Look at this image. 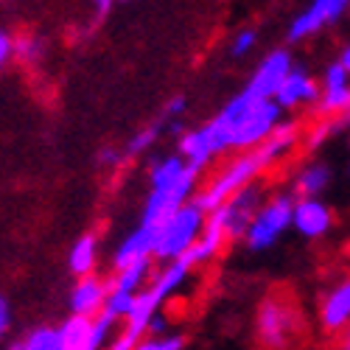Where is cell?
Masks as SVG:
<instances>
[{
	"instance_id": "obj_32",
	"label": "cell",
	"mask_w": 350,
	"mask_h": 350,
	"mask_svg": "<svg viewBox=\"0 0 350 350\" xmlns=\"http://www.w3.org/2000/svg\"><path fill=\"white\" fill-rule=\"evenodd\" d=\"M9 325H12V306L3 295H0V342H3V336L9 334Z\"/></svg>"
},
{
	"instance_id": "obj_15",
	"label": "cell",
	"mask_w": 350,
	"mask_h": 350,
	"mask_svg": "<svg viewBox=\"0 0 350 350\" xmlns=\"http://www.w3.org/2000/svg\"><path fill=\"white\" fill-rule=\"evenodd\" d=\"M227 236H224V230L208 216V224H205V230H202V236L196 239V244L180 258V264H185L188 269H196V267H205V264H211V260L227 247Z\"/></svg>"
},
{
	"instance_id": "obj_25",
	"label": "cell",
	"mask_w": 350,
	"mask_h": 350,
	"mask_svg": "<svg viewBox=\"0 0 350 350\" xmlns=\"http://www.w3.org/2000/svg\"><path fill=\"white\" fill-rule=\"evenodd\" d=\"M14 56L25 65H37L42 59V40L40 37H28V34L17 37L14 40Z\"/></svg>"
},
{
	"instance_id": "obj_26",
	"label": "cell",
	"mask_w": 350,
	"mask_h": 350,
	"mask_svg": "<svg viewBox=\"0 0 350 350\" xmlns=\"http://www.w3.org/2000/svg\"><path fill=\"white\" fill-rule=\"evenodd\" d=\"M135 297L137 295H126V291H112L109 288V297H107V306H104V311L101 314H109L112 319H126L129 317V311H132V306H135Z\"/></svg>"
},
{
	"instance_id": "obj_41",
	"label": "cell",
	"mask_w": 350,
	"mask_h": 350,
	"mask_svg": "<svg viewBox=\"0 0 350 350\" xmlns=\"http://www.w3.org/2000/svg\"><path fill=\"white\" fill-rule=\"evenodd\" d=\"M9 350H25V345H23V342H17V345H12Z\"/></svg>"
},
{
	"instance_id": "obj_31",
	"label": "cell",
	"mask_w": 350,
	"mask_h": 350,
	"mask_svg": "<svg viewBox=\"0 0 350 350\" xmlns=\"http://www.w3.org/2000/svg\"><path fill=\"white\" fill-rule=\"evenodd\" d=\"M258 42V31L255 28H241V31L232 37V45H230V53L232 56H247Z\"/></svg>"
},
{
	"instance_id": "obj_21",
	"label": "cell",
	"mask_w": 350,
	"mask_h": 350,
	"mask_svg": "<svg viewBox=\"0 0 350 350\" xmlns=\"http://www.w3.org/2000/svg\"><path fill=\"white\" fill-rule=\"evenodd\" d=\"M90 325H93V319H90V317L70 314L65 323L59 325L65 350H87V342H90Z\"/></svg>"
},
{
	"instance_id": "obj_23",
	"label": "cell",
	"mask_w": 350,
	"mask_h": 350,
	"mask_svg": "<svg viewBox=\"0 0 350 350\" xmlns=\"http://www.w3.org/2000/svg\"><path fill=\"white\" fill-rule=\"evenodd\" d=\"M118 319H112L109 314H98L93 317V325H90V342H87V350H107V345L115 342V331H118Z\"/></svg>"
},
{
	"instance_id": "obj_17",
	"label": "cell",
	"mask_w": 350,
	"mask_h": 350,
	"mask_svg": "<svg viewBox=\"0 0 350 350\" xmlns=\"http://www.w3.org/2000/svg\"><path fill=\"white\" fill-rule=\"evenodd\" d=\"M96 264H98V239L93 232H84V236H79L70 247L68 267L76 278H87V275L96 272Z\"/></svg>"
},
{
	"instance_id": "obj_14",
	"label": "cell",
	"mask_w": 350,
	"mask_h": 350,
	"mask_svg": "<svg viewBox=\"0 0 350 350\" xmlns=\"http://www.w3.org/2000/svg\"><path fill=\"white\" fill-rule=\"evenodd\" d=\"M319 101V84L311 79L306 68H291V73L283 79L280 90L275 93V104L280 109H291L300 104H317Z\"/></svg>"
},
{
	"instance_id": "obj_24",
	"label": "cell",
	"mask_w": 350,
	"mask_h": 350,
	"mask_svg": "<svg viewBox=\"0 0 350 350\" xmlns=\"http://www.w3.org/2000/svg\"><path fill=\"white\" fill-rule=\"evenodd\" d=\"M23 345H25V350H65L62 334L53 325H40L34 331H28Z\"/></svg>"
},
{
	"instance_id": "obj_8",
	"label": "cell",
	"mask_w": 350,
	"mask_h": 350,
	"mask_svg": "<svg viewBox=\"0 0 350 350\" xmlns=\"http://www.w3.org/2000/svg\"><path fill=\"white\" fill-rule=\"evenodd\" d=\"M260 205H264V193H260L258 185H250L232 199H227L219 211H213L211 219L224 230V236L230 241L232 239H244L252 219H255V213L260 211Z\"/></svg>"
},
{
	"instance_id": "obj_39",
	"label": "cell",
	"mask_w": 350,
	"mask_h": 350,
	"mask_svg": "<svg viewBox=\"0 0 350 350\" xmlns=\"http://www.w3.org/2000/svg\"><path fill=\"white\" fill-rule=\"evenodd\" d=\"M339 65H342V68H345V70L350 73V45H347V48L342 51V56H339Z\"/></svg>"
},
{
	"instance_id": "obj_3",
	"label": "cell",
	"mask_w": 350,
	"mask_h": 350,
	"mask_svg": "<svg viewBox=\"0 0 350 350\" xmlns=\"http://www.w3.org/2000/svg\"><path fill=\"white\" fill-rule=\"evenodd\" d=\"M216 118L230 129V149L252 152L280 126L283 109L275 101H252L241 93L227 101Z\"/></svg>"
},
{
	"instance_id": "obj_40",
	"label": "cell",
	"mask_w": 350,
	"mask_h": 350,
	"mask_svg": "<svg viewBox=\"0 0 350 350\" xmlns=\"http://www.w3.org/2000/svg\"><path fill=\"white\" fill-rule=\"evenodd\" d=\"M168 132H174V135H183V132H185V126H183V121H177V118H174V121L168 124Z\"/></svg>"
},
{
	"instance_id": "obj_11",
	"label": "cell",
	"mask_w": 350,
	"mask_h": 350,
	"mask_svg": "<svg viewBox=\"0 0 350 350\" xmlns=\"http://www.w3.org/2000/svg\"><path fill=\"white\" fill-rule=\"evenodd\" d=\"M350 6V0H311V6L295 17V23L288 25V40L300 42L317 31H323L325 25L336 23Z\"/></svg>"
},
{
	"instance_id": "obj_13",
	"label": "cell",
	"mask_w": 350,
	"mask_h": 350,
	"mask_svg": "<svg viewBox=\"0 0 350 350\" xmlns=\"http://www.w3.org/2000/svg\"><path fill=\"white\" fill-rule=\"evenodd\" d=\"M109 297V280L98 278V275H87L79 278L76 286L70 288V311L79 317H98L107 306Z\"/></svg>"
},
{
	"instance_id": "obj_16",
	"label": "cell",
	"mask_w": 350,
	"mask_h": 350,
	"mask_svg": "<svg viewBox=\"0 0 350 350\" xmlns=\"http://www.w3.org/2000/svg\"><path fill=\"white\" fill-rule=\"evenodd\" d=\"M143 258H154V227H146V224H140L135 232H129V236L121 241V247L112 255V267L118 272V269L135 264V260H143Z\"/></svg>"
},
{
	"instance_id": "obj_33",
	"label": "cell",
	"mask_w": 350,
	"mask_h": 350,
	"mask_svg": "<svg viewBox=\"0 0 350 350\" xmlns=\"http://www.w3.org/2000/svg\"><path fill=\"white\" fill-rule=\"evenodd\" d=\"M12 56H14V37L6 34V31H0V68H3Z\"/></svg>"
},
{
	"instance_id": "obj_7",
	"label": "cell",
	"mask_w": 350,
	"mask_h": 350,
	"mask_svg": "<svg viewBox=\"0 0 350 350\" xmlns=\"http://www.w3.org/2000/svg\"><path fill=\"white\" fill-rule=\"evenodd\" d=\"M224 149H230V129L219 118H213L211 124L199 126V129L185 132L180 140V157L188 165H196L199 171Z\"/></svg>"
},
{
	"instance_id": "obj_18",
	"label": "cell",
	"mask_w": 350,
	"mask_h": 350,
	"mask_svg": "<svg viewBox=\"0 0 350 350\" xmlns=\"http://www.w3.org/2000/svg\"><path fill=\"white\" fill-rule=\"evenodd\" d=\"M152 260L154 258H143V260H135V264L118 269L115 278L109 280V288L112 291H126V295H140V291L146 288V280L152 278Z\"/></svg>"
},
{
	"instance_id": "obj_6",
	"label": "cell",
	"mask_w": 350,
	"mask_h": 350,
	"mask_svg": "<svg viewBox=\"0 0 350 350\" xmlns=\"http://www.w3.org/2000/svg\"><path fill=\"white\" fill-rule=\"evenodd\" d=\"M196 180H199V168H196V165H188L185 174H183V177L174 183L171 188L152 191L149 199H146V205H143V219H140V224H146V227H160L165 219H171L180 208H185L188 202L193 199Z\"/></svg>"
},
{
	"instance_id": "obj_34",
	"label": "cell",
	"mask_w": 350,
	"mask_h": 350,
	"mask_svg": "<svg viewBox=\"0 0 350 350\" xmlns=\"http://www.w3.org/2000/svg\"><path fill=\"white\" fill-rule=\"evenodd\" d=\"M185 107H188V101H185L183 96H177V98H171V101L165 104V109H163V112H165V118H171V121H174V118H180V115L185 112Z\"/></svg>"
},
{
	"instance_id": "obj_20",
	"label": "cell",
	"mask_w": 350,
	"mask_h": 350,
	"mask_svg": "<svg viewBox=\"0 0 350 350\" xmlns=\"http://www.w3.org/2000/svg\"><path fill=\"white\" fill-rule=\"evenodd\" d=\"M185 168H188V163H185L183 157H177V154L154 160V163H152V171H149V177H152V191L171 188V185L185 174Z\"/></svg>"
},
{
	"instance_id": "obj_38",
	"label": "cell",
	"mask_w": 350,
	"mask_h": 350,
	"mask_svg": "<svg viewBox=\"0 0 350 350\" xmlns=\"http://www.w3.org/2000/svg\"><path fill=\"white\" fill-rule=\"evenodd\" d=\"M121 157H118V152L115 149H104L101 154H98V163H118Z\"/></svg>"
},
{
	"instance_id": "obj_12",
	"label": "cell",
	"mask_w": 350,
	"mask_h": 350,
	"mask_svg": "<svg viewBox=\"0 0 350 350\" xmlns=\"http://www.w3.org/2000/svg\"><path fill=\"white\" fill-rule=\"evenodd\" d=\"M303 239H323L334 227V211L323 199H295V219H291Z\"/></svg>"
},
{
	"instance_id": "obj_30",
	"label": "cell",
	"mask_w": 350,
	"mask_h": 350,
	"mask_svg": "<svg viewBox=\"0 0 350 350\" xmlns=\"http://www.w3.org/2000/svg\"><path fill=\"white\" fill-rule=\"evenodd\" d=\"M342 87H350V73L334 62L325 68V76H323V90H342Z\"/></svg>"
},
{
	"instance_id": "obj_22",
	"label": "cell",
	"mask_w": 350,
	"mask_h": 350,
	"mask_svg": "<svg viewBox=\"0 0 350 350\" xmlns=\"http://www.w3.org/2000/svg\"><path fill=\"white\" fill-rule=\"evenodd\" d=\"M350 112V87H342V90H323L317 101V115L319 118H336V115Z\"/></svg>"
},
{
	"instance_id": "obj_5",
	"label": "cell",
	"mask_w": 350,
	"mask_h": 350,
	"mask_svg": "<svg viewBox=\"0 0 350 350\" xmlns=\"http://www.w3.org/2000/svg\"><path fill=\"white\" fill-rule=\"evenodd\" d=\"M291 219H295V196L288 193H278L272 199H267L260 211L255 213L250 230H247V247L252 252H264L269 250L283 232L291 227Z\"/></svg>"
},
{
	"instance_id": "obj_2",
	"label": "cell",
	"mask_w": 350,
	"mask_h": 350,
	"mask_svg": "<svg viewBox=\"0 0 350 350\" xmlns=\"http://www.w3.org/2000/svg\"><path fill=\"white\" fill-rule=\"evenodd\" d=\"M306 317L297 300L286 291H269L255 311V342L260 350H291L303 342Z\"/></svg>"
},
{
	"instance_id": "obj_29",
	"label": "cell",
	"mask_w": 350,
	"mask_h": 350,
	"mask_svg": "<svg viewBox=\"0 0 350 350\" xmlns=\"http://www.w3.org/2000/svg\"><path fill=\"white\" fill-rule=\"evenodd\" d=\"M157 135H160V124H152V126H146V129H140L129 143H126V154H143L146 149H152V143L157 140Z\"/></svg>"
},
{
	"instance_id": "obj_27",
	"label": "cell",
	"mask_w": 350,
	"mask_h": 350,
	"mask_svg": "<svg viewBox=\"0 0 350 350\" xmlns=\"http://www.w3.org/2000/svg\"><path fill=\"white\" fill-rule=\"evenodd\" d=\"M336 129H342V118H323V121H319L311 132H308V137H306V146H308V149L314 152V149H319V146H323Z\"/></svg>"
},
{
	"instance_id": "obj_1",
	"label": "cell",
	"mask_w": 350,
	"mask_h": 350,
	"mask_svg": "<svg viewBox=\"0 0 350 350\" xmlns=\"http://www.w3.org/2000/svg\"><path fill=\"white\" fill-rule=\"evenodd\" d=\"M300 129L295 121H280V126L258 146L252 152H244L241 157H232L216 177L193 193V205H199L208 216L213 211H219L227 199H232L236 193H241L244 188L255 185V180L264 174L269 165H275L291 146L297 143Z\"/></svg>"
},
{
	"instance_id": "obj_10",
	"label": "cell",
	"mask_w": 350,
	"mask_h": 350,
	"mask_svg": "<svg viewBox=\"0 0 350 350\" xmlns=\"http://www.w3.org/2000/svg\"><path fill=\"white\" fill-rule=\"evenodd\" d=\"M295 62H291V53L288 51H272L264 62H260L247 84L244 96H250L252 101H275V93L280 90L283 79L291 73Z\"/></svg>"
},
{
	"instance_id": "obj_36",
	"label": "cell",
	"mask_w": 350,
	"mask_h": 350,
	"mask_svg": "<svg viewBox=\"0 0 350 350\" xmlns=\"http://www.w3.org/2000/svg\"><path fill=\"white\" fill-rule=\"evenodd\" d=\"M112 3H115V0H93V9H96L98 17H107L109 9H112Z\"/></svg>"
},
{
	"instance_id": "obj_28",
	"label": "cell",
	"mask_w": 350,
	"mask_h": 350,
	"mask_svg": "<svg viewBox=\"0 0 350 350\" xmlns=\"http://www.w3.org/2000/svg\"><path fill=\"white\" fill-rule=\"evenodd\" d=\"M135 350H185L183 334H165V336H146Z\"/></svg>"
},
{
	"instance_id": "obj_37",
	"label": "cell",
	"mask_w": 350,
	"mask_h": 350,
	"mask_svg": "<svg viewBox=\"0 0 350 350\" xmlns=\"http://www.w3.org/2000/svg\"><path fill=\"white\" fill-rule=\"evenodd\" d=\"M334 347L336 350H350V325L336 336V342H334Z\"/></svg>"
},
{
	"instance_id": "obj_19",
	"label": "cell",
	"mask_w": 350,
	"mask_h": 350,
	"mask_svg": "<svg viewBox=\"0 0 350 350\" xmlns=\"http://www.w3.org/2000/svg\"><path fill=\"white\" fill-rule=\"evenodd\" d=\"M331 183V168L325 163H311L306 168H300L297 180H295V193L297 199H319Z\"/></svg>"
},
{
	"instance_id": "obj_9",
	"label": "cell",
	"mask_w": 350,
	"mask_h": 350,
	"mask_svg": "<svg viewBox=\"0 0 350 350\" xmlns=\"http://www.w3.org/2000/svg\"><path fill=\"white\" fill-rule=\"evenodd\" d=\"M317 323L334 339L350 325V275H342L336 283H331L319 295Z\"/></svg>"
},
{
	"instance_id": "obj_35",
	"label": "cell",
	"mask_w": 350,
	"mask_h": 350,
	"mask_svg": "<svg viewBox=\"0 0 350 350\" xmlns=\"http://www.w3.org/2000/svg\"><path fill=\"white\" fill-rule=\"evenodd\" d=\"M165 334H168V319L163 314H157L149 323V334H146V336H165Z\"/></svg>"
},
{
	"instance_id": "obj_4",
	"label": "cell",
	"mask_w": 350,
	"mask_h": 350,
	"mask_svg": "<svg viewBox=\"0 0 350 350\" xmlns=\"http://www.w3.org/2000/svg\"><path fill=\"white\" fill-rule=\"evenodd\" d=\"M205 224H208V213L199 205H193L191 199L185 208H180L171 219L154 227V260H165V264L180 260L196 244Z\"/></svg>"
}]
</instances>
